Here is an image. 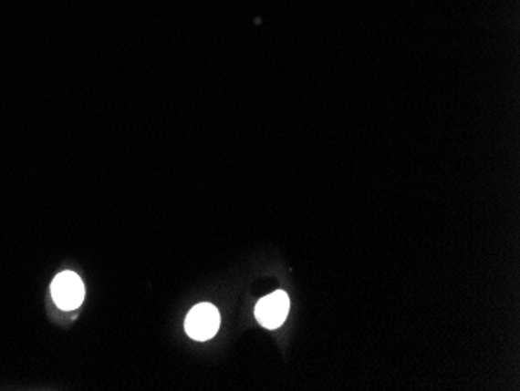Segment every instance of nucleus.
I'll return each mask as SVG.
<instances>
[{
  "mask_svg": "<svg viewBox=\"0 0 520 391\" xmlns=\"http://www.w3.org/2000/svg\"><path fill=\"white\" fill-rule=\"evenodd\" d=\"M220 327V314L211 303L197 304L187 314L186 333L193 340H209L217 334Z\"/></svg>",
  "mask_w": 520,
  "mask_h": 391,
  "instance_id": "1",
  "label": "nucleus"
},
{
  "mask_svg": "<svg viewBox=\"0 0 520 391\" xmlns=\"http://www.w3.org/2000/svg\"><path fill=\"white\" fill-rule=\"evenodd\" d=\"M52 296L59 309L75 311L85 298L83 281L74 272H63L52 283Z\"/></svg>",
  "mask_w": 520,
  "mask_h": 391,
  "instance_id": "2",
  "label": "nucleus"
},
{
  "mask_svg": "<svg viewBox=\"0 0 520 391\" xmlns=\"http://www.w3.org/2000/svg\"><path fill=\"white\" fill-rule=\"evenodd\" d=\"M288 311H290V300H288L287 293L277 290L257 303L255 318L262 326L276 329L287 320Z\"/></svg>",
  "mask_w": 520,
  "mask_h": 391,
  "instance_id": "3",
  "label": "nucleus"
}]
</instances>
